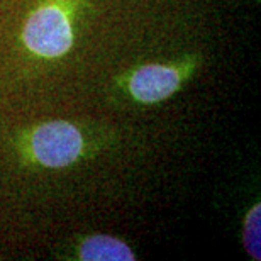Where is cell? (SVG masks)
Returning <instances> with one entry per match:
<instances>
[{"instance_id": "5b68a950", "label": "cell", "mask_w": 261, "mask_h": 261, "mask_svg": "<svg viewBox=\"0 0 261 261\" xmlns=\"http://www.w3.org/2000/svg\"><path fill=\"white\" fill-rule=\"evenodd\" d=\"M244 243H246L248 251L256 259H259V205L254 207L251 214L248 216Z\"/></svg>"}, {"instance_id": "3957f363", "label": "cell", "mask_w": 261, "mask_h": 261, "mask_svg": "<svg viewBox=\"0 0 261 261\" xmlns=\"http://www.w3.org/2000/svg\"><path fill=\"white\" fill-rule=\"evenodd\" d=\"M180 87L178 71L168 66L148 65L139 68L129 82L130 93L139 102L153 103L170 97Z\"/></svg>"}, {"instance_id": "7a4b0ae2", "label": "cell", "mask_w": 261, "mask_h": 261, "mask_svg": "<svg viewBox=\"0 0 261 261\" xmlns=\"http://www.w3.org/2000/svg\"><path fill=\"white\" fill-rule=\"evenodd\" d=\"M83 139L75 126L65 121H53L39 126L33 134V153L48 168H63L82 154Z\"/></svg>"}, {"instance_id": "6da1fadb", "label": "cell", "mask_w": 261, "mask_h": 261, "mask_svg": "<svg viewBox=\"0 0 261 261\" xmlns=\"http://www.w3.org/2000/svg\"><path fill=\"white\" fill-rule=\"evenodd\" d=\"M22 39L33 53L44 58H58L70 51L73 33L63 10L58 7H43L29 17Z\"/></svg>"}, {"instance_id": "277c9868", "label": "cell", "mask_w": 261, "mask_h": 261, "mask_svg": "<svg viewBox=\"0 0 261 261\" xmlns=\"http://www.w3.org/2000/svg\"><path fill=\"white\" fill-rule=\"evenodd\" d=\"M80 258L85 261H130L134 254L116 238L92 236L82 244Z\"/></svg>"}]
</instances>
